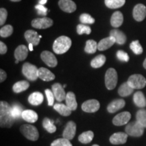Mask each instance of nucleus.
<instances>
[{
    "instance_id": "e433bc0d",
    "label": "nucleus",
    "mask_w": 146,
    "mask_h": 146,
    "mask_svg": "<svg viewBox=\"0 0 146 146\" xmlns=\"http://www.w3.org/2000/svg\"><path fill=\"white\" fill-rule=\"evenodd\" d=\"M13 31L14 29L12 25H5V26L1 27L0 29V36L3 38L8 37L13 33Z\"/></svg>"
},
{
    "instance_id": "09e8293b",
    "label": "nucleus",
    "mask_w": 146,
    "mask_h": 146,
    "mask_svg": "<svg viewBox=\"0 0 146 146\" xmlns=\"http://www.w3.org/2000/svg\"><path fill=\"white\" fill-rule=\"evenodd\" d=\"M6 78H7L6 72H5L3 70H2V69H1V70H0V82L2 83V82H3L5 79H6Z\"/></svg>"
},
{
    "instance_id": "2eb2a0df",
    "label": "nucleus",
    "mask_w": 146,
    "mask_h": 146,
    "mask_svg": "<svg viewBox=\"0 0 146 146\" xmlns=\"http://www.w3.org/2000/svg\"><path fill=\"white\" fill-rule=\"evenodd\" d=\"M60 8L67 13L74 12L76 9V5L72 0H60L58 1Z\"/></svg>"
},
{
    "instance_id": "603ef678",
    "label": "nucleus",
    "mask_w": 146,
    "mask_h": 146,
    "mask_svg": "<svg viewBox=\"0 0 146 146\" xmlns=\"http://www.w3.org/2000/svg\"><path fill=\"white\" fill-rule=\"evenodd\" d=\"M143 67H144V68H145L146 69V58L145 59V60H144V62H143Z\"/></svg>"
},
{
    "instance_id": "f03ea898",
    "label": "nucleus",
    "mask_w": 146,
    "mask_h": 146,
    "mask_svg": "<svg viewBox=\"0 0 146 146\" xmlns=\"http://www.w3.org/2000/svg\"><path fill=\"white\" fill-rule=\"evenodd\" d=\"M72 45V41L68 36H60L55 40L53 50L57 54H63L68 52Z\"/></svg>"
},
{
    "instance_id": "423d86ee",
    "label": "nucleus",
    "mask_w": 146,
    "mask_h": 146,
    "mask_svg": "<svg viewBox=\"0 0 146 146\" xmlns=\"http://www.w3.org/2000/svg\"><path fill=\"white\" fill-rule=\"evenodd\" d=\"M38 69L35 66L29 62L25 63L23 66V73L29 81H35L38 77Z\"/></svg>"
},
{
    "instance_id": "ddd939ff",
    "label": "nucleus",
    "mask_w": 146,
    "mask_h": 146,
    "mask_svg": "<svg viewBox=\"0 0 146 146\" xmlns=\"http://www.w3.org/2000/svg\"><path fill=\"white\" fill-rule=\"evenodd\" d=\"M52 92L54 95L55 98L58 102H62L64 100H66V94L64 89V87L60 83H54L52 87Z\"/></svg>"
},
{
    "instance_id": "dca6fc26",
    "label": "nucleus",
    "mask_w": 146,
    "mask_h": 146,
    "mask_svg": "<svg viewBox=\"0 0 146 146\" xmlns=\"http://www.w3.org/2000/svg\"><path fill=\"white\" fill-rule=\"evenodd\" d=\"M25 38L29 43H31L34 46H36L39 45L41 36L39 35L37 32L35 31L28 30L25 32Z\"/></svg>"
},
{
    "instance_id": "20e7f679",
    "label": "nucleus",
    "mask_w": 146,
    "mask_h": 146,
    "mask_svg": "<svg viewBox=\"0 0 146 146\" xmlns=\"http://www.w3.org/2000/svg\"><path fill=\"white\" fill-rule=\"evenodd\" d=\"M21 132L29 140L35 141L39 139V134L37 129L31 125H23L21 127Z\"/></svg>"
},
{
    "instance_id": "9b49d317",
    "label": "nucleus",
    "mask_w": 146,
    "mask_h": 146,
    "mask_svg": "<svg viewBox=\"0 0 146 146\" xmlns=\"http://www.w3.org/2000/svg\"><path fill=\"white\" fill-rule=\"evenodd\" d=\"M100 108V102L96 100H89L82 104L81 108L84 112L88 113L96 112Z\"/></svg>"
},
{
    "instance_id": "aec40b11",
    "label": "nucleus",
    "mask_w": 146,
    "mask_h": 146,
    "mask_svg": "<svg viewBox=\"0 0 146 146\" xmlns=\"http://www.w3.org/2000/svg\"><path fill=\"white\" fill-rule=\"evenodd\" d=\"M116 43L114 38L110 36L102 39L98 44V50L100 51H105L109 49Z\"/></svg>"
},
{
    "instance_id": "6e6552de",
    "label": "nucleus",
    "mask_w": 146,
    "mask_h": 146,
    "mask_svg": "<svg viewBox=\"0 0 146 146\" xmlns=\"http://www.w3.org/2000/svg\"><path fill=\"white\" fill-rule=\"evenodd\" d=\"M54 22L51 18L47 17L37 18L33 20L31 25L33 27L38 29H45L50 28L53 25Z\"/></svg>"
},
{
    "instance_id": "a878e982",
    "label": "nucleus",
    "mask_w": 146,
    "mask_h": 146,
    "mask_svg": "<svg viewBox=\"0 0 146 146\" xmlns=\"http://www.w3.org/2000/svg\"><path fill=\"white\" fill-rule=\"evenodd\" d=\"M66 104L71 110H75L77 108V102L76 100V96L73 92H68L66 97Z\"/></svg>"
},
{
    "instance_id": "b1692460",
    "label": "nucleus",
    "mask_w": 146,
    "mask_h": 146,
    "mask_svg": "<svg viewBox=\"0 0 146 146\" xmlns=\"http://www.w3.org/2000/svg\"><path fill=\"white\" fill-rule=\"evenodd\" d=\"M22 118L28 123H34L38 120V115L31 110H25L22 114Z\"/></svg>"
},
{
    "instance_id": "f704fd0d",
    "label": "nucleus",
    "mask_w": 146,
    "mask_h": 146,
    "mask_svg": "<svg viewBox=\"0 0 146 146\" xmlns=\"http://www.w3.org/2000/svg\"><path fill=\"white\" fill-rule=\"evenodd\" d=\"M43 127L47 132L50 133H53L56 132V127L54 125L52 121L49 119L48 118H45L43 120Z\"/></svg>"
},
{
    "instance_id": "f8f14e48",
    "label": "nucleus",
    "mask_w": 146,
    "mask_h": 146,
    "mask_svg": "<svg viewBox=\"0 0 146 146\" xmlns=\"http://www.w3.org/2000/svg\"><path fill=\"white\" fill-rule=\"evenodd\" d=\"M131 118V114L129 112H123L115 116L112 123L116 126H123L129 123Z\"/></svg>"
},
{
    "instance_id": "a18cd8bd",
    "label": "nucleus",
    "mask_w": 146,
    "mask_h": 146,
    "mask_svg": "<svg viewBox=\"0 0 146 146\" xmlns=\"http://www.w3.org/2000/svg\"><path fill=\"white\" fill-rule=\"evenodd\" d=\"M8 18V12L5 8L0 9V25L3 26L4 25Z\"/></svg>"
},
{
    "instance_id": "a211bd4d",
    "label": "nucleus",
    "mask_w": 146,
    "mask_h": 146,
    "mask_svg": "<svg viewBox=\"0 0 146 146\" xmlns=\"http://www.w3.org/2000/svg\"><path fill=\"white\" fill-rule=\"evenodd\" d=\"M125 101L123 99H117L113 100L110 103L107 107L108 112L110 113L116 112L119 110L125 107Z\"/></svg>"
},
{
    "instance_id": "a19ab883",
    "label": "nucleus",
    "mask_w": 146,
    "mask_h": 146,
    "mask_svg": "<svg viewBox=\"0 0 146 146\" xmlns=\"http://www.w3.org/2000/svg\"><path fill=\"white\" fill-rule=\"evenodd\" d=\"M51 146H72V145L68 139H66L65 138H61L53 141L51 143Z\"/></svg>"
},
{
    "instance_id": "412c9836",
    "label": "nucleus",
    "mask_w": 146,
    "mask_h": 146,
    "mask_svg": "<svg viewBox=\"0 0 146 146\" xmlns=\"http://www.w3.org/2000/svg\"><path fill=\"white\" fill-rule=\"evenodd\" d=\"M29 49L24 45H21L17 47L14 52V57L18 61H23L27 58Z\"/></svg>"
},
{
    "instance_id": "c85d7f7f",
    "label": "nucleus",
    "mask_w": 146,
    "mask_h": 146,
    "mask_svg": "<svg viewBox=\"0 0 146 146\" xmlns=\"http://www.w3.org/2000/svg\"><path fill=\"white\" fill-rule=\"evenodd\" d=\"M54 108L60 114L64 116H70L71 114V112H72V110L66 105L63 104H56L54 106Z\"/></svg>"
},
{
    "instance_id": "58836bf2",
    "label": "nucleus",
    "mask_w": 146,
    "mask_h": 146,
    "mask_svg": "<svg viewBox=\"0 0 146 146\" xmlns=\"http://www.w3.org/2000/svg\"><path fill=\"white\" fill-rule=\"evenodd\" d=\"M23 108L18 104H14L12 107V114L14 119H18L22 117V114L23 112Z\"/></svg>"
},
{
    "instance_id": "5701e85b",
    "label": "nucleus",
    "mask_w": 146,
    "mask_h": 146,
    "mask_svg": "<svg viewBox=\"0 0 146 146\" xmlns=\"http://www.w3.org/2000/svg\"><path fill=\"white\" fill-rule=\"evenodd\" d=\"M123 14L119 11H116L112 14V17H111L110 24L114 28H118L123 25Z\"/></svg>"
},
{
    "instance_id": "f3484780",
    "label": "nucleus",
    "mask_w": 146,
    "mask_h": 146,
    "mask_svg": "<svg viewBox=\"0 0 146 146\" xmlns=\"http://www.w3.org/2000/svg\"><path fill=\"white\" fill-rule=\"evenodd\" d=\"M128 135L126 133L118 132L115 133L110 137V141L114 145L124 144L127 141Z\"/></svg>"
},
{
    "instance_id": "6ab92c4d",
    "label": "nucleus",
    "mask_w": 146,
    "mask_h": 146,
    "mask_svg": "<svg viewBox=\"0 0 146 146\" xmlns=\"http://www.w3.org/2000/svg\"><path fill=\"white\" fill-rule=\"evenodd\" d=\"M110 36L114 38L116 43L119 45L125 44L127 41V36L123 31L118 29H113L110 32Z\"/></svg>"
},
{
    "instance_id": "4d7b16f0",
    "label": "nucleus",
    "mask_w": 146,
    "mask_h": 146,
    "mask_svg": "<svg viewBox=\"0 0 146 146\" xmlns=\"http://www.w3.org/2000/svg\"><path fill=\"white\" fill-rule=\"evenodd\" d=\"M92 146H100V145H92Z\"/></svg>"
},
{
    "instance_id": "ea45409f",
    "label": "nucleus",
    "mask_w": 146,
    "mask_h": 146,
    "mask_svg": "<svg viewBox=\"0 0 146 146\" xmlns=\"http://www.w3.org/2000/svg\"><path fill=\"white\" fill-rule=\"evenodd\" d=\"M76 31H77V33L78 35H89L91 33V29L90 27L84 25V24H81V25H78L76 27Z\"/></svg>"
},
{
    "instance_id": "7c9ffc66",
    "label": "nucleus",
    "mask_w": 146,
    "mask_h": 146,
    "mask_svg": "<svg viewBox=\"0 0 146 146\" xmlns=\"http://www.w3.org/2000/svg\"><path fill=\"white\" fill-rule=\"evenodd\" d=\"M94 137V133L93 131H85L83 133H81L79 136H78V141H79L82 143H89L91 142Z\"/></svg>"
},
{
    "instance_id": "cd10ccee",
    "label": "nucleus",
    "mask_w": 146,
    "mask_h": 146,
    "mask_svg": "<svg viewBox=\"0 0 146 146\" xmlns=\"http://www.w3.org/2000/svg\"><path fill=\"white\" fill-rule=\"evenodd\" d=\"M134 89H133L130 85L128 84L127 82L124 83L120 85L119 89H118V92L120 96L121 97H127L132 94Z\"/></svg>"
},
{
    "instance_id": "bb28decb",
    "label": "nucleus",
    "mask_w": 146,
    "mask_h": 146,
    "mask_svg": "<svg viewBox=\"0 0 146 146\" xmlns=\"http://www.w3.org/2000/svg\"><path fill=\"white\" fill-rule=\"evenodd\" d=\"M28 100L31 105L39 106L43 102V96L40 92H34L29 96Z\"/></svg>"
},
{
    "instance_id": "3c124183",
    "label": "nucleus",
    "mask_w": 146,
    "mask_h": 146,
    "mask_svg": "<svg viewBox=\"0 0 146 146\" xmlns=\"http://www.w3.org/2000/svg\"><path fill=\"white\" fill-rule=\"evenodd\" d=\"M33 45L31 44V43H29V49L30 50V51H33Z\"/></svg>"
},
{
    "instance_id": "4be33fe9",
    "label": "nucleus",
    "mask_w": 146,
    "mask_h": 146,
    "mask_svg": "<svg viewBox=\"0 0 146 146\" xmlns=\"http://www.w3.org/2000/svg\"><path fill=\"white\" fill-rule=\"evenodd\" d=\"M38 77L43 81H51L54 79L55 75L50 70L41 67L38 70Z\"/></svg>"
},
{
    "instance_id": "4468645a",
    "label": "nucleus",
    "mask_w": 146,
    "mask_h": 146,
    "mask_svg": "<svg viewBox=\"0 0 146 146\" xmlns=\"http://www.w3.org/2000/svg\"><path fill=\"white\" fill-rule=\"evenodd\" d=\"M76 125L74 122L69 121L66 126L64 130L63 131L62 136L63 138L66 139L71 140L74 137L76 134Z\"/></svg>"
},
{
    "instance_id": "de8ad7c7",
    "label": "nucleus",
    "mask_w": 146,
    "mask_h": 146,
    "mask_svg": "<svg viewBox=\"0 0 146 146\" xmlns=\"http://www.w3.org/2000/svg\"><path fill=\"white\" fill-rule=\"evenodd\" d=\"M7 51H8V48H7L6 45L2 41L0 42V54L1 55L5 54L7 52Z\"/></svg>"
},
{
    "instance_id": "2f4dec72",
    "label": "nucleus",
    "mask_w": 146,
    "mask_h": 146,
    "mask_svg": "<svg viewBox=\"0 0 146 146\" xmlns=\"http://www.w3.org/2000/svg\"><path fill=\"white\" fill-rule=\"evenodd\" d=\"M29 87V83L27 81H21L16 83L13 85L12 89H13L14 92L18 94V93H21L23 91H26L27 89Z\"/></svg>"
},
{
    "instance_id": "4c0bfd02",
    "label": "nucleus",
    "mask_w": 146,
    "mask_h": 146,
    "mask_svg": "<svg viewBox=\"0 0 146 146\" xmlns=\"http://www.w3.org/2000/svg\"><path fill=\"white\" fill-rule=\"evenodd\" d=\"M130 48L133 53L136 55H140L143 53V48H142L141 45L138 40L131 42L130 44Z\"/></svg>"
},
{
    "instance_id": "c756f323",
    "label": "nucleus",
    "mask_w": 146,
    "mask_h": 146,
    "mask_svg": "<svg viewBox=\"0 0 146 146\" xmlns=\"http://www.w3.org/2000/svg\"><path fill=\"white\" fill-rule=\"evenodd\" d=\"M106 61V58L104 55H98L91 60V66L94 68H100L104 64Z\"/></svg>"
},
{
    "instance_id": "49530a36",
    "label": "nucleus",
    "mask_w": 146,
    "mask_h": 146,
    "mask_svg": "<svg viewBox=\"0 0 146 146\" xmlns=\"http://www.w3.org/2000/svg\"><path fill=\"white\" fill-rule=\"evenodd\" d=\"M35 9L37 11V14L41 16H46L47 14V9L43 6V5L38 4L35 6Z\"/></svg>"
},
{
    "instance_id": "37998d69",
    "label": "nucleus",
    "mask_w": 146,
    "mask_h": 146,
    "mask_svg": "<svg viewBox=\"0 0 146 146\" xmlns=\"http://www.w3.org/2000/svg\"><path fill=\"white\" fill-rule=\"evenodd\" d=\"M45 95H46L47 99V103H48V106H52L54 105V95L53 94V92L50 89H45Z\"/></svg>"
},
{
    "instance_id": "79ce46f5",
    "label": "nucleus",
    "mask_w": 146,
    "mask_h": 146,
    "mask_svg": "<svg viewBox=\"0 0 146 146\" xmlns=\"http://www.w3.org/2000/svg\"><path fill=\"white\" fill-rule=\"evenodd\" d=\"M80 21L82 24H89V25H91V24H94L95 23V19L93 17H91V15H89L88 14H82L81 16H80Z\"/></svg>"
},
{
    "instance_id": "393cba45",
    "label": "nucleus",
    "mask_w": 146,
    "mask_h": 146,
    "mask_svg": "<svg viewBox=\"0 0 146 146\" xmlns=\"http://www.w3.org/2000/svg\"><path fill=\"white\" fill-rule=\"evenodd\" d=\"M133 102L139 108H144L146 106V98L141 91L135 93L133 96Z\"/></svg>"
},
{
    "instance_id": "72a5a7b5",
    "label": "nucleus",
    "mask_w": 146,
    "mask_h": 146,
    "mask_svg": "<svg viewBox=\"0 0 146 146\" xmlns=\"http://www.w3.org/2000/svg\"><path fill=\"white\" fill-rule=\"evenodd\" d=\"M98 43L94 40H88L87 41L86 45H85V52L87 54H95L98 50Z\"/></svg>"
},
{
    "instance_id": "8fccbe9b",
    "label": "nucleus",
    "mask_w": 146,
    "mask_h": 146,
    "mask_svg": "<svg viewBox=\"0 0 146 146\" xmlns=\"http://www.w3.org/2000/svg\"><path fill=\"white\" fill-rule=\"evenodd\" d=\"M47 0H39V3L41 5H44L47 3Z\"/></svg>"
},
{
    "instance_id": "864d4df0",
    "label": "nucleus",
    "mask_w": 146,
    "mask_h": 146,
    "mask_svg": "<svg viewBox=\"0 0 146 146\" xmlns=\"http://www.w3.org/2000/svg\"><path fill=\"white\" fill-rule=\"evenodd\" d=\"M10 1H14V2H18V1H21V0H10Z\"/></svg>"
},
{
    "instance_id": "7ed1b4c3",
    "label": "nucleus",
    "mask_w": 146,
    "mask_h": 146,
    "mask_svg": "<svg viewBox=\"0 0 146 146\" xmlns=\"http://www.w3.org/2000/svg\"><path fill=\"white\" fill-rule=\"evenodd\" d=\"M144 127L137 120L131 122L127 125L125 128V132L128 135L131 137H141L144 133Z\"/></svg>"
},
{
    "instance_id": "473e14b6",
    "label": "nucleus",
    "mask_w": 146,
    "mask_h": 146,
    "mask_svg": "<svg viewBox=\"0 0 146 146\" xmlns=\"http://www.w3.org/2000/svg\"><path fill=\"white\" fill-rule=\"evenodd\" d=\"M126 0H105V4L110 9H116L123 7Z\"/></svg>"
},
{
    "instance_id": "c03bdc74",
    "label": "nucleus",
    "mask_w": 146,
    "mask_h": 146,
    "mask_svg": "<svg viewBox=\"0 0 146 146\" xmlns=\"http://www.w3.org/2000/svg\"><path fill=\"white\" fill-rule=\"evenodd\" d=\"M116 56H117L118 59L120 60V61L127 62L129 60V55L127 54V53H126L123 50H118V52H116Z\"/></svg>"
},
{
    "instance_id": "9d476101",
    "label": "nucleus",
    "mask_w": 146,
    "mask_h": 146,
    "mask_svg": "<svg viewBox=\"0 0 146 146\" xmlns=\"http://www.w3.org/2000/svg\"><path fill=\"white\" fill-rule=\"evenodd\" d=\"M133 16L136 21H143L146 17V7L141 3L137 4L133 8Z\"/></svg>"
},
{
    "instance_id": "f257e3e1",
    "label": "nucleus",
    "mask_w": 146,
    "mask_h": 146,
    "mask_svg": "<svg viewBox=\"0 0 146 146\" xmlns=\"http://www.w3.org/2000/svg\"><path fill=\"white\" fill-rule=\"evenodd\" d=\"M14 118L12 114V108L6 102H0V126L10 128L13 125Z\"/></svg>"
},
{
    "instance_id": "0eeeda50",
    "label": "nucleus",
    "mask_w": 146,
    "mask_h": 146,
    "mask_svg": "<svg viewBox=\"0 0 146 146\" xmlns=\"http://www.w3.org/2000/svg\"><path fill=\"white\" fill-rule=\"evenodd\" d=\"M127 83L133 89H141L145 87L146 79L141 74H135L129 76Z\"/></svg>"
},
{
    "instance_id": "5fc2aeb1",
    "label": "nucleus",
    "mask_w": 146,
    "mask_h": 146,
    "mask_svg": "<svg viewBox=\"0 0 146 146\" xmlns=\"http://www.w3.org/2000/svg\"><path fill=\"white\" fill-rule=\"evenodd\" d=\"M18 62H19V61H18V60H16V62H16V64H18Z\"/></svg>"
},
{
    "instance_id": "c9c22d12",
    "label": "nucleus",
    "mask_w": 146,
    "mask_h": 146,
    "mask_svg": "<svg viewBox=\"0 0 146 146\" xmlns=\"http://www.w3.org/2000/svg\"><path fill=\"white\" fill-rule=\"evenodd\" d=\"M136 119L137 121L146 128V110L144 109L139 110L136 114Z\"/></svg>"
},
{
    "instance_id": "6e6d98bb",
    "label": "nucleus",
    "mask_w": 146,
    "mask_h": 146,
    "mask_svg": "<svg viewBox=\"0 0 146 146\" xmlns=\"http://www.w3.org/2000/svg\"><path fill=\"white\" fill-rule=\"evenodd\" d=\"M64 87H66V85H64Z\"/></svg>"
},
{
    "instance_id": "39448f33",
    "label": "nucleus",
    "mask_w": 146,
    "mask_h": 146,
    "mask_svg": "<svg viewBox=\"0 0 146 146\" xmlns=\"http://www.w3.org/2000/svg\"><path fill=\"white\" fill-rule=\"evenodd\" d=\"M118 81V74L114 68L108 69L105 74V85L109 90H112L116 87Z\"/></svg>"
},
{
    "instance_id": "1a4fd4ad",
    "label": "nucleus",
    "mask_w": 146,
    "mask_h": 146,
    "mask_svg": "<svg viewBox=\"0 0 146 146\" xmlns=\"http://www.w3.org/2000/svg\"><path fill=\"white\" fill-rule=\"evenodd\" d=\"M41 58L45 64L52 68L56 67L58 64V60L56 56L49 51H43L41 54Z\"/></svg>"
}]
</instances>
